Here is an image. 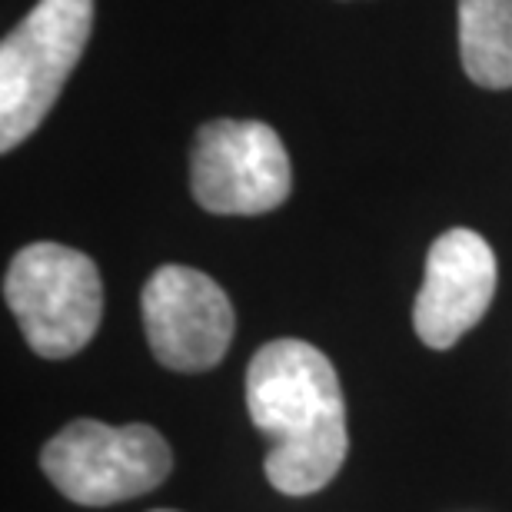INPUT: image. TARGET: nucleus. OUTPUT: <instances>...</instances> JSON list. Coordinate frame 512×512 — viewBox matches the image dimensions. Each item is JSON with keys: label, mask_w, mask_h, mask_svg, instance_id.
Masks as SVG:
<instances>
[{"label": "nucleus", "mask_w": 512, "mask_h": 512, "mask_svg": "<svg viewBox=\"0 0 512 512\" xmlns=\"http://www.w3.org/2000/svg\"><path fill=\"white\" fill-rule=\"evenodd\" d=\"M293 170L280 133L260 120H210L190 153V190L220 217H260L290 197Z\"/></svg>", "instance_id": "39448f33"}, {"label": "nucleus", "mask_w": 512, "mask_h": 512, "mask_svg": "<svg viewBox=\"0 0 512 512\" xmlns=\"http://www.w3.org/2000/svg\"><path fill=\"white\" fill-rule=\"evenodd\" d=\"M140 306L147 343L167 370L203 373L227 356L237 320L213 276L167 263L143 286Z\"/></svg>", "instance_id": "423d86ee"}, {"label": "nucleus", "mask_w": 512, "mask_h": 512, "mask_svg": "<svg viewBox=\"0 0 512 512\" xmlns=\"http://www.w3.org/2000/svg\"><path fill=\"white\" fill-rule=\"evenodd\" d=\"M4 300L30 350L44 360H67L94 340L104 316V283L87 253L44 240L10 260Z\"/></svg>", "instance_id": "7ed1b4c3"}, {"label": "nucleus", "mask_w": 512, "mask_h": 512, "mask_svg": "<svg viewBox=\"0 0 512 512\" xmlns=\"http://www.w3.org/2000/svg\"><path fill=\"white\" fill-rule=\"evenodd\" d=\"M40 469L70 503L100 509L157 489L170 476L173 453L147 423L77 419L40 449Z\"/></svg>", "instance_id": "20e7f679"}, {"label": "nucleus", "mask_w": 512, "mask_h": 512, "mask_svg": "<svg viewBox=\"0 0 512 512\" xmlns=\"http://www.w3.org/2000/svg\"><path fill=\"white\" fill-rule=\"evenodd\" d=\"M247 413L270 439L263 469L276 493H320L343 469L350 433L340 376L313 343L273 340L256 350L247 370Z\"/></svg>", "instance_id": "f257e3e1"}, {"label": "nucleus", "mask_w": 512, "mask_h": 512, "mask_svg": "<svg viewBox=\"0 0 512 512\" xmlns=\"http://www.w3.org/2000/svg\"><path fill=\"white\" fill-rule=\"evenodd\" d=\"M459 60L473 84L512 87V0H459Z\"/></svg>", "instance_id": "6e6552de"}, {"label": "nucleus", "mask_w": 512, "mask_h": 512, "mask_svg": "<svg viewBox=\"0 0 512 512\" xmlns=\"http://www.w3.org/2000/svg\"><path fill=\"white\" fill-rule=\"evenodd\" d=\"M157 512H170V509H157Z\"/></svg>", "instance_id": "1a4fd4ad"}, {"label": "nucleus", "mask_w": 512, "mask_h": 512, "mask_svg": "<svg viewBox=\"0 0 512 512\" xmlns=\"http://www.w3.org/2000/svg\"><path fill=\"white\" fill-rule=\"evenodd\" d=\"M496 296V253L476 230H446L426 256L413 326L429 350H449L483 320Z\"/></svg>", "instance_id": "0eeeda50"}, {"label": "nucleus", "mask_w": 512, "mask_h": 512, "mask_svg": "<svg viewBox=\"0 0 512 512\" xmlns=\"http://www.w3.org/2000/svg\"><path fill=\"white\" fill-rule=\"evenodd\" d=\"M94 30V0H37L0 44V150L10 153L57 104Z\"/></svg>", "instance_id": "f03ea898"}]
</instances>
